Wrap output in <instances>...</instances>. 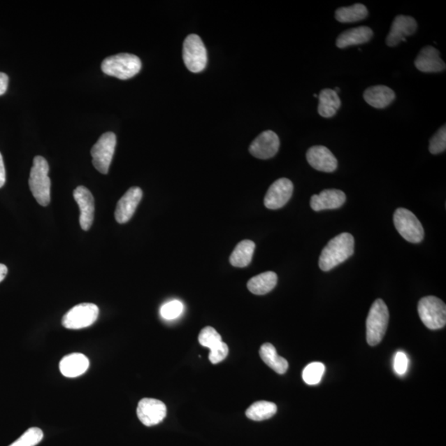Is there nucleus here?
Here are the masks:
<instances>
[{
	"label": "nucleus",
	"instance_id": "ddd939ff",
	"mask_svg": "<svg viewBox=\"0 0 446 446\" xmlns=\"http://www.w3.org/2000/svg\"><path fill=\"white\" fill-rule=\"evenodd\" d=\"M417 29V21L412 17L398 15L395 17L386 43L389 47H396L400 43L407 42V38L415 34Z\"/></svg>",
	"mask_w": 446,
	"mask_h": 446
},
{
	"label": "nucleus",
	"instance_id": "e433bc0d",
	"mask_svg": "<svg viewBox=\"0 0 446 446\" xmlns=\"http://www.w3.org/2000/svg\"><path fill=\"white\" fill-rule=\"evenodd\" d=\"M8 274V268L6 266L0 264V283L4 280Z\"/></svg>",
	"mask_w": 446,
	"mask_h": 446
},
{
	"label": "nucleus",
	"instance_id": "4468645a",
	"mask_svg": "<svg viewBox=\"0 0 446 446\" xmlns=\"http://www.w3.org/2000/svg\"><path fill=\"white\" fill-rule=\"evenodd\" d=\"M143 195V190L139 187H131L127 191L117 204L115 220L118 223L124 224L133 217Z\"/></svg>",
	"mask_w": 446,
	"mask_h": 446
},
{
	"label": "nucleus",
	"instance_id": "f8f14e48",
	"mask_svg": "<svg viewBox=\"0 0 446 446\" xmlns=\"http://www.w3.org/2000/svg\"><path fill=\"white\" fill-rule=\"evenodd\" d=\"M279 136L271 130L263 131L250 145L249 152L254 157L267 160L274 157L280 148Z\"/></svg>",
	"mask_w": 446,
	"mask_h": 446
},
{
	"label": "nucleus",
	"instance_id": "473e14b6",
	"mask_svg": "<svg viewBox=\"0 0 446 446\" xmlns=\"http://www.w3.org/2000/svg\"><path fill=\"white\" fill-rule=\"evenodd\" d=\"M229 347L225 343L221 341L215 347L210 350L208 359L213 365H216V364L224 361L226 357L229 356Z\"/></svg>",
	"mask_w": 446,
	"mask_h": 446
},
{
	"label": "nucleus",
	"instance_id": "dca6fc26",
	"mask_svg": "<svg viewBox=\"0 0 446 446\" xmlns=\"http://www.w3.org/2000/svg\"><path fill=\"white\" fill-rule=\"evenodd\" d=\"M74 199L80 208L81 229L88 231L93 224L94 217V199L93 195L85 186H79L74 190Z\"/></svg>",
	"mask_w": 446,
	"mask_h": 446
},
{
	"label": "nucleus",
	"instance_id": "1a4fd4ad",
	"mask_svg": "<svg viewBox=\"0 0 446 446\" xmlns=\"http://www.w3.org/2000/svg\"><path fill=\"white\" fill-rule=\"evenodd\" d=\"M99 308L94 303H80L63 317L62 325L67 329L79 330L93 325L98 319Z\"/></svg>",
	"mask_w": 446,
	"mask_h": 446
},
{
	"label": "nucleus",
	"instance_id": "7ed1b4c3",
	"mask_svg": "<svg viewBox=\"0 0 446 446\" xmlns=\"http://www.w3.org/2000/svg\"><path fill=\"white\" fill-rule=\"evenodd\" d=\"M101 69L109 76L129 80L138 74L142 69V62L135 55L121 53L107 57L102 62Z\"/></svg>",
	"mask_w": 446,
	"mask_h": 446
},
{
	"label": "nucleus",
	"instance_id": "0eeeda50",
	"mask_svg": "<svg viewBox=\"0 0 446 446\" xmlns=\"http://www.w3.org/2000/svg\"><path fill=\"white\" fill-rule=\"evenodd\" d=\"M183 60L187 69L199 73L206 69L208 53L206 45L200 36L191 34L185 38L183 45Z\"/></svg>",
	"mask_w": 446,
	"mask_h": 446
},
{
	"label": "nucleus",
	"instance_id": "cd10ccee",
	"mask_svg": "<svg viewBox=\"0 0 446 446\" xmlns=\"http://www.w3.org/2000/svg\"><path fill=\"white\" fill-rule=\"evenodd\" d=\"M326 367L321 362H312L305 367L303 372V380L307 384L315 385L319 384L323 375L325 374Z\"/></svg>",
	"mask_w": 446,
	"mask_h": 446
},
{
	"label": "nucleus",
	"instance_id": "4be33fe9",
	"mask_svg": "<svg viewBox=\"0 0 446 446\" xmlns=\"http://www.w3.org/2000/svg\"><path fill=\"white\" fill-rule=\"evenodd\" d=\"M259 356H261L262 361L277 374L285 375L288 371V361L278 354L275 347L272 344H263L259 349Z\"/></svg>",
	"mask_w": 446,
	"mask_h": 446
},
{
	"label": "nucleus",
	"instance_id": "f704fd0d",
	"mask_svg": "<svg viewBox=\"0 0 446 446\" xmlns=\"http://www.w3.org/2000/svg\"><path fill=\"white\" fill-rule=\"evenodd\" d=\"M8 86V76L6 73L0 72V96L6 93Z\"/></svg>",
	"mask_w": 446,
	"mask_h": 446
},
{
	"label": "nucleus",
	"instance_id": "f03ea898",
	"mask_svg": "<svg viewBox=\"0 0 446 446\" xmlns=\"http://www.w3.org/2000/svg\"><path fill=\"white\" fill-rule=\"evenodd\" d=\"M49 165L43 157L34 159L29 177V188L40 206H48L51 201V180L48 176Z\"/></svg>",
	"mask_w": 446,
	"mask_h": 446
},
{
	"label": "nucleus",
	"instance_id": "423d86ee",
	"mask_svg": "<svg viewBox=\"0 0 446 446\" xmlns=\"http://www.w3.org/2000/svg\"><path fill=\"white\" fill-rule=\"evenodd\" d=\"M394 222L403 238L411 243H420L424 239V229L418 218L408 209L400 208L395 211Z\"/></svg>",
	"mask_w": 446,
	"mask_h": 446
},
{
	"label": "nucleus",
	"instance_id": "f3484780",
	"mask_svg": "<svg viewBox=\"0 0 446 446\" xmlns=\"http://www.w3.org/2000/svg\"><path fill=\"white\" fill-rule=\"evenodd\" d=\"M345 194L339 189H325L319 194H314L311 198L310 206L312 210L319 212L327 209H336L343 206Z\"/></svg>",
	"mask_w": 446,
	"mask_h": 446
},
{
	"label": "nucleus",
	"instance_id": "39448f33",
	"mask_svg": "<svg viewBox=\"0 0 446 446\" xmlns=\"http://www.w3.org/2000/svg\"><path fill=\"white\" fill-rule=\"evenodd\" d=\"M418 314L423 324L430 330L443 329L446 324L445 303L435 296H427L418 303Z\"/></svg>",
	"mask_w": 446,
	"mask_h": 446
},
{
	"label": "nucleus",
	"instance_id": "a211bd4d",
	"mask_svg": "<svg viewBox=\"0 0 446 446\" xmlns=\"http://www.w3.org/2000/svg\"><path fill=\"white\" fill-rule=\"evenodd\" d=\"M415 66L424 73L441 72L445 70V63L440 57V52L431 45H426L416 58Z\"/></svg>",
	"mask_w": 446,
	"mask_h": 446
},
{
	"label": "nucleus",
	"instance_id": "7c9ffc66",
	"mask_svg": "<svg viewBox=\"0 0 446 446\" xmlns=\"http://www.w3.org/2000/svg\"><path fill=\"white\" fill-rule=\"evenodd\" d=\"M184 312V304L179 300H173L163 305L161 314L166 320H174L179 317Z\"/></svg>",
	"mask_w": 446,
	"mask_h": 446
},
{
	"label": "nucleus",
	"instance_id": "c9c22d12",
	"mask_svg": "<svg viewBox=\"0 0 446 446\" xmlns=\"http://www.w3.org/2000/svg\"><path fill=\"white\" fill-rule=\"evenodd\" d=\"M6 167H4L2 154L1 153H0V188L3 187L4 184H6Z\"/></svg>",
	"mask_w": 446,
	"mask_h": 446
},
{
	"label": "nucleus",
	"instance_id": "2f4dec72",
	"mask_svg": "<svg viewBox=\"0 0 446 446\" xmlns=\"http://www.w3.org/2000/svg\"><path fill=\"white\" fill-rule=\"evenodd\" d=\"M446 129L445 126L436 133L430 141L429 151L431 154H438L445 151Z\"/></svg>",
	"mask_w": 446,
	"mask_h": 446
},
{
	"label": "nucleus",
	"instance_id": "6e6552de",
	"mask_svg": "<svg viewBox=\"0 0 446 446\" xmlns=\"http://www.w3.org/2000/svg\"><path fill=\"white\" fill-rule=\"evenodd\" d=\"M116 144V135L108 131L100 136L98 142L91 149L93 165L95 169L102 174H108L115 154Z\"/></svg>",
	"mask_w": 446,
	"mask_h": 446
},
{
	"label": "nucleus",
	"instance_id": "72a5a7b5",
	"mask_svg": "<svg viewBox=\"0 0 446 446\" xmlns=\"http://www.w3.org/2000/svg\"><path fill=\"white\" fill-rule=\"evenodd\" d=\"M408 367V359L406 354L399 352L396 354L394 359V370L400 376L404 375Z\"/></svg>",
	"mask_w": 446,
	"mask_h": 446
},
{
	"label": "nucleus",
	"instance_id": "9b49d317",
	"mask_svg": "<svg viewBox=\"0 0 446 446\" xmlns=\"http://www.w3.org/2000/svg\"><path fill=\"white\" fill-rule=\"evenodd\" d=\"M166 413V404L154 398L141 400L136 409L139 420L147 426H153L161 423L165 419Z\"/></svg>",
	"mask_w": 446,
	"mask_h": 446
},
{
	"label": "nucleus",
	"instance_id": "412c9836",
	"mask_svg": "<svg viewBox=\"0 0 446 446\" xmlns=\"http://www.w3.org/2000/svg\"><path fill=\"white\" fill-rule=\"evenodd\" d=\"M395 98L394 91L385 85L372 86L364 93V99L366 103L375 108L388 107Z\"/></svg>",
	"mask_w": 446,
	"mask_h": 446
},
{
	"label": "nucleus",
	"instance_id": "4c0bfd02",
	"mask_svg": "<svg viewBox=\"0 0 446 446\" xmlns=\"http://www.w3.org/2000/svg\"><path fill=\"white\" fill-rule=\"evenodd\" d=\"M314 97L317 98V95L316 94H314Z\"/></svg>",
	"mask_w": 446,
	"mask_h": 446
},
{
	"label": "nucleus",
	"instance_id": "bb28decb",
	"mask_svg": "<svg viewBox=\"0 0 446 446\" xmlns=\"http://www.w3.org/2000/svg\"><path fill=\"white\" fill-rule=\"evenodd\" d=\"M277 412L276 404L272 402L259 401L254 403L248 408L245 415L249 419L256 422H261L270 419Z\"/></svg>",
	"mask_w": 446,
	"mask_h": 446
},
{
	"label": "nucleus",
	"instance_id": "393cba45",
	"mask_svg": "<svg viewBox=\"0 0 446 446\" xmlns=\"http://www.w3.org/2000/svg\"><path fill=\"white\" fill-rule=\"evenodd\" d=\"M256 249V244L250 240H241L230 257V263L232 266L244 268L250 265L252 262L253 254Z\"/></svg>",
	"mask_w": 446,
	"mask_h": 446
},
{
	"label": "nucleus",
	"instance_id": "2eb2a0df",
	"mask_svg": "<svg viewBox=\"0 0 446 446\" xmlns=\"http://www.w3.org/2000/svg\"><path fill=\"white\" fill-rule=\"evenodd\" d=\"M307 160L313 169L331 173L338 169V161L330 150L323 145H315L308 149Z\"/></svg>",
	"mask_w": 446,
	"mask_h": 446
},
{
	"label": "nucleus",
	"instance_id": "b1692460",
	"mask_svg": "<svg viewBox=\"0 0 446 446\" xmlns=\"http://www.w3.org/2000/svg\"><path fill=\"white\" fill-rule=\"evenodd\" d=\"M318 99V113L326 118L334 117L341 106L338 94L334 89H325L321 91Z\"/></svg>",
	"mask_w": 446,
	"mask_h": 446
},
{
	"label": "nucleus",
	"instance_id": "c756f323",
	"mask_svg": "<svg viewBox=\"0 0 446 446\" xmlns=\"http://www.w3.org/2000/svg\"><path fill=\"white\" fill-rule=\"evenodd\" d=\"M199 341L203 347L211 350L222 340L221 335L213 327L206 326L200 331Z\"/></svg>",
	"mask_w": 446,
	"mask_h": 446
},
{
	"label": "nucleus",
	"instance_id": "5701e85b",
	"mask_svg": "<svg viewBox=\"0 0 446 446\" xmlns=\"http://www.w3.org/2000/svg\"><path fill=\"white\" fill-rule=\"evenodd\" d=\"M278 276L275 272L268 271L252 278L248 281L250 292L257 295H265L275 288Z\"/></svg>",
	"mask_w": 446,
	"mask_h": 446
},
{
	"label": "nucleus",
	"instance_id": "f257e3e1",
	"mask_svg": "<svg viewBox=\"0 0 446 446\" xmlns=\"http://www.w3.org/2000/svg\"><path fill=\"white\" fill-rule=\"evenodd\" d=\"M354 252V239L347 232L336 236L323 248L319 258V267L322 271L332 268L347 261Z\"/></svg>",
	"mask_w": 446,
	"mask_h": 446
},
{
	"label": "nucleus",
	"instance_id": "c85d7f7f",
	"mask_svg": "<svg viewBox=\"0 0 446 446\" xmlns=\"http://www.w3.org/2000/svg\"><path fill=\"white\" fill-rule=\"evenodd\" d=\"M43 439V431L38 427H31L9 446H36Z\"/></svg>",
	"mask_w": 446,
	"mask_h": 446
},
{
	"label": "nucleus",
	"instance_id": "9d476101",
	"mask_svg": "<svg viewBox=\"0 0 446 446\" xmlns=\"http://www.w3.org/2000/svg\"><path fill=\"white\" fill-rule=\"evenodd\" d=\"M293 191L292 181L286 178L278 180L268 188L264 203L267 208L272 210L283 208L292 197Z\"/></svg>",
	"mask_w": 446,
	"mask_h": 446
},
{
	"label": "nucleus",
	"instance_id": "a878e982",
	"mask_svg": "<svg viewBox=\"0 0 446 446\" xmlns=\"http://www.w3.org/2000/svg\"><path fill=\"white\" fill-rule=\"evenodd\" d=\"M368 9L362 3H354L350 7L336 9V20L343 24L354 22L366 20L368 16Z\"/></svg>",
	"mask_w": 446,
	"mask_h": 446
},
{
	"label": "nucleus",
	"instance_id": "6ab92c4d",
	"mask_svg": "<svg viewBox=\"0 0 446 446\" xmlns=\"http://www.w3.org/2000/svg\"><path fill=\"white\" fill-rule=\"evenodd\" d=\"M89 366L88 358L80 353L68 354L60 362L61 373L67 377H75L85 374Z\"/></svg>",
	"mask_w": 446,
	"mask_h": 446
},
{
	"label": "nucleus",
	"instance_id": "aec40b11",
	"mask_svg": "<svg viewBox=\"0 0 446 446\" xmlns=\"http://www.w3.org/2000/svg\"><path fill=\"white\" fill-rule=\"evenodd\" d=\"M374 33L370 27L361 26L343 31L336 39V47L340 49L352 47V45L366 43Z\"/></svg>",
	"mask_w": 446,
	"mask_h": 446
},
{
	"label": "nucleus",
	"instance_id": "20e7f679",
	"mask_svg": "<svg viewBox=\"0 0 446 446\" xmlns=\"http://www.w3.org/2000/svg\"><path fill=\"white\" fill-rule=\"evenodd\" d=\"M389 321V308L382 299L373 303L366 320V339L371 347L384 339Z\"/></svg>",
	"mask_w": 446,
	"mask_h": 446
}]
</instances>
